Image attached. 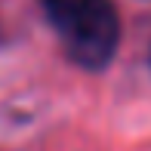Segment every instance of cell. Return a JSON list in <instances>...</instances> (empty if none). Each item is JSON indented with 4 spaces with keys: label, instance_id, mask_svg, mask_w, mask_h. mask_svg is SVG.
Listing matches in <instances>:
<instances>
[{
    "label": "cell",
    "instance_id": "6da1fadb",
    "mask_svg": "<svg viewBox=\"0 0 151 151\" xmlns=\"http://www.w3.org/2000/svg\"><path fill=\"white\" fill-rule=\"evenodd\" d=\"M43 12L65 52L80 68L99 71L114 59L120 19L111 0H43Z\"/></svg>",
    "mask_w": 151,
    "mask_h": 151
}]
</instances>
